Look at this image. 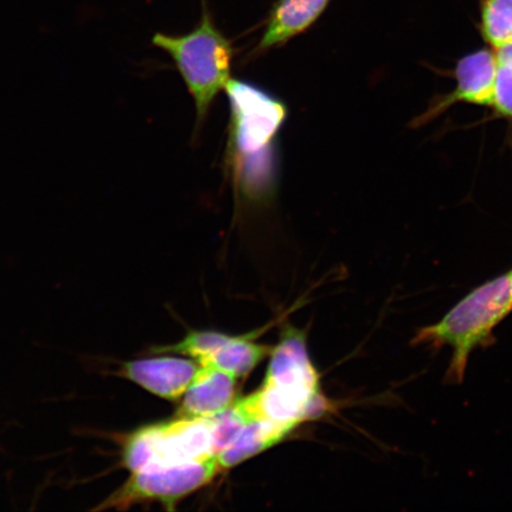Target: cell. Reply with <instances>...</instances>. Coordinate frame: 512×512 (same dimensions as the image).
Instances as JSON below:
<instances>
[{
  "label": "cell",
  "instance_id": "cell-2",
  "mask_svg": "<svg viewBox=\"0 0 512 512\" xmlns=\"http://www.w3.org/2000/svg\"><path fill=\"white\" fill-rule=\"evenodd\" d=\"M319 389L304 334L290 329L272 352L262 387L238 405L248 422L271 420L297 427L319 408Z\"/></svg>",
  "mask_w": 512,
  "mask_h": 512
},
{
  "label": "cell",
  "instance_id": "cell-3",
  "mask_svg": "<svg viewBox=\"0 0 512 512\" xmlns=\"http://www.w3.org/2000/svg\"><path fill=\"white\" fill-rule=\"evenodd\" d=\"M152 44L174 60L185 86L194 98L198 130L206 120L216 96L232 80V42L216 27L203 0L201 21L194 30L182 36L157 32L152 37Z\"/></svg>",
  "mask_w": 512,
  "mask_h": 512
},
{
  "label": "cell",
  "instance_id": "cell-5",
  "mask_svg": "<svg viewBox=\"0 0 512 512\" xmlns=\"http://www.w3.org/2000/svg\"><path fill=\"white\" fill-rule=\"evenodd\" d=\"M224 91L232 113L230 151L242 169L272 150L287 118V107L274 95L245 81L232 79Z\"/></svg>",
  "mask_w": 512,
  "mask_h": 512
},
{
  "label": "cell",
  "instance_id": "cell-11",
  "mask_svg": "<svg viewBox=\"0 0 512 512\" xmlns=\"http://www.w3.org/2000/svg\"><path fill=\"white\" fill-rule=\"evenodd\" d=\"M296 426L271 420H253L219 453L221 470L240 465L284 440Z\"/></svg>",
  "mask_w": 512,
  "mask_h": 512
},
{
  "label": "cell",
  "instance_id": "cell-6",
  "mask_svg": "<svg viewBox=\"0 0 512 512\" xmlns=\"http://www.w3.org/2000/svg\"><path fill=\"white\" fill-rule=\"evenodd\" d=\"M221 471L217 457L203 462L132 473L123 488L101 503L98 510L127 509L138 503H162L174 509L182 498L207 485Z\"/></svg>",
  "mask_w": 512,
  "mask_h": 512
},
{
  "label": "cell",
  "instance_id": "cell-4",
  "mask_svg": "<svg viewBox=\"0 0 512 512\" xmlns=\"http://www.w3.org/2000/svg\"><path fill=\"white\" fill-rule=\"evenodd\" d=\"M219 422L210 418H187L146 426L127 438L124 464L131 473L203 462L222 451Z\"/></svg>",
  "mask_w": 512,
  "mask_h": 512
},
{
  "label": "cell",
  "instance_id": "cell-13",
  "mask_svg": "<svg viewBox=\"0 0 512 512\" xmlns=\"http://www.w3.org/2000/svg\"><path fill=\"white\" fill-rule=\"evenodd\" d=\"M485 40L498 49L512 43V0H479Z\"/></svg>",
  "mask_w": 512,
  "mask_h": 512
},
{
  "label": "cell",
  "instance_id": "cell-14",
  "mask_svg": "<svg viewBox=\"0 0 512 512\" xmlns=\"http://www.w3.org/2000/svg\"><path fill=\"white\" fill-rule=\"evenodd\" d=\"M230 337L215 331H196L191 332L187 337L170 347L159 348L156 352H177V354L187 355L196 361L200 366H206L226 344Z\"/></svg>",
  "mask_w": 512,
  "mask_h": 512
},
{
  "label": "cell",
  "instance_id": "cell-16",
  "mask_svg": "<svg viewBox=\"0 0 512 512\" xmlns=\"http://www.w3.org/2000/svg\"><path fill=\"white\" fill-rule=\"evenodd\" d=\"M498 62L512 63V43L496 49Z\"/></svg>",
  "mask_w": 512,
  "mask_h": 512
},
{
  "label": "cell",
  "instance_id": "cell-9",
  "mask_svg": "<svg viewBox=\"0 0 512 512\" xmlns=\"http://www.w3.org/2000/svg\"><path fill=\"white\" fill-rule=\"evenodd\" d=\"M236 377L214 366H200L185 392L179 416L210 418L235 402Z\"/></svg>",
  "mask_w": 512,
  "mask_h": 512
},
{
  "label": "cell",
  "instance_id": "cell-10",
  "mask_svg": "<svg viewBox=\"0 0 512 512\" xmlns=\"http://www.w3.org/2000/svg\"><path fill=\"white\" fill-rule=\"evenodd\" d=\"M497 70V55L489 50H479L463 57L457 66V89L451 100L494 106Z\"/></svg>",
  "mask_w": 512,
  "mask_h": 512
},
{
  "label": "cell",
  "instance_id": "cell-7",
  "mask_svg": "<svg viewBox=\"0 0 512 512\" xmlns=\"http://www.w3.org/2000/svg\"><path fill=\"white\" fill-rule=\"evenodd\" d=\"M198 368L182 358L158 357L127 362L120 373L159 398L177 400L187 392Z\"/></svg>",
  "mask_w": 512,
  "mask_h": 512
},
{
  "label": "cell",
  "instance_id": "cell-8",
  "mask_svg": "<svg viewBox=\"0 0 512 512\" xmlns=\"http://www.w3.org/2000/svg\"><path fill=\"white\" fill-rule=\"evenodd\" d=\"M331 0H277L268 15L264 35L255 54L283 47L292 38L304 34L328 8Z\"/></svg>",
  "mask_w": 512,
  "mask_h": 512
},
{
  "label": "cell",
  "instance_id": "cell-12",
  "mask_svg": "<svg viewBox=\"0 0 512 512\" xmlns=\"http://www.w3.org/2000/svg\"><path fill=\"white\" fill-rule=\"evenodd\" d=\"M270 351V347L249 341L247 337H230L206 366L220 368L239 379L251 373Z\"/></svg>",
  "mask_w": 512,
  "mask_h": 512
},
{
  "label": "cell",
  "instance_id": "cell-15",
  "mask_svg": "<svg viewBox=\"0 0 512 512\" xmlns=\"http://www.w3.org/2000/svg\"><path fill=\"white\" fill-rule=\"evenodd\" d=\"M497 112L512 118V63L498 62L494 106Z\"/></svg>",
  "mask_w": 512,
  "mask_h": 512
},
{
  "label": "cell",
  "instance_id": "cell-1",
  "mask_svg": "<svg viewBox=\"0 0 512 512\" xmlns=\"http://www.w3.org/2000/svg\"><path fill=\"white\" fill-rule=\"evenodd\" d=\"M512 312V270L480 285L448 311L438 323L416 332L413 343L434 349L450 347L446 382L462 383L473 351L492 338Z\"/></svg>",
  "mask_w": 512,
  "mask_h": 512
}]
</instances>
